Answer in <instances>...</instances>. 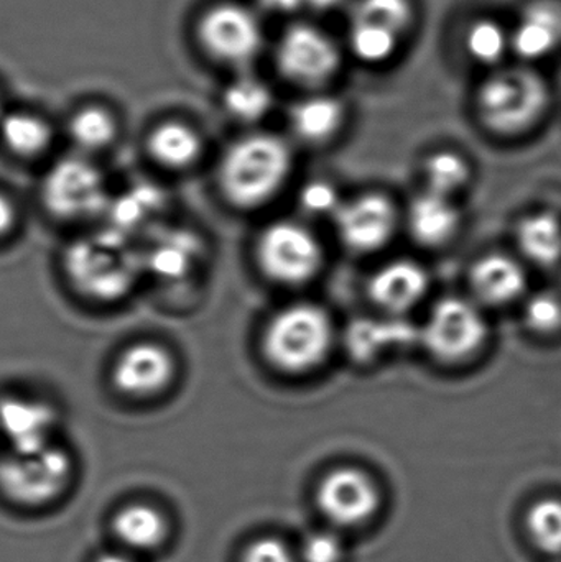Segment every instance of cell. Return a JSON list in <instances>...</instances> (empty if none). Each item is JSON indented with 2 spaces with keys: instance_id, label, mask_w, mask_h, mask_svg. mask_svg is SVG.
<instances>
[{
  "instance_id": "1f68e13d",
  "label": "cell",
  "mask_w": 561,
  "mask_h": 562,
  "mask_svg": "<svg viewBox=\"0 0 561 562\" xmlns=\"http://www.w3.org/2000/svg\"><path fill=\"white\" fill-rule=\"evenodd\" d=\"M401 35L366 22H351L349 45L362 61L381 63L391 58Z\"/></svg>"
},
{
  "instance_id": "8992f818",
  "label": "cell",
  "mask_w": 561,
  "mask_h": 562,
  "mask_svg": "<svg viewBox=\"0 0 561 562\" xmlns=\"http://www.w3.org/2000/svg\"><path fill=\"white\" fill-rule=\"evenodd\" d=\"M257 259L269 279L283 284H300L319 272L323 250L318 239L306 227L277 223L260 236Z\"/></svg>"
},
{
  "instance_id": "52a82bcc",
  "label": "cell",
  "mask_w": 561,
  "mask_h": 562,
  "mask_svg": "<svg viewBox=\"0 0 561 562\" xmlns=\"http://www.w3.org/2000/svg\"><path fill=\"white\" fill-rule=\"evenodd\" d=\"M42 196L45 206L63 220L89 217L109 204L101 171L82 158H65L53 165L43 181Z\"/></svg>"
},
{
  "instance_id": "d6a6232c",
  "label": "cell",
  "mask_w": 561,
  "mask_h": 562,
  "mask_svg": "<svg viewBox=\"0 0 561 562\" xmlns=\"http://www.w3.org/2000/svg\"><path fill=\"white\" fill-rule=\"evenodd\" d=\"M527 326L539 334H552L561 327V297L543 291L534 294L524 310Z\"/></svg>"
},
{
  "instance_id": "4fadbf2b",
  "label": "cell",
  "mask_w": 561,
  "mask_h": 562,
  "mask_svg": "<svg viewBox=\"0 0 561 562\" xmlns=\"http://www.w3.org/2000/svg\"><path fill=\"white\" fill-rule=\"evenodd\" d=\"M55 408L40 400L5 396L0 400V432L10 445V452H32L53 445Z\"/></svg>"
},
{
  "instance_id": "4dcf8cb0",
  "label": "cell",
  "mask_w": 561,
  "mask_h": 562,
  "mask_svg": "<svg viewBox=\"0 0 561 562\" xmlns=\"http://www.w3.org/2000/svg\"><path fill=\"white\" fill-rule=\"evenodd\" d=\"M464 46L471 58L483 65H494L510 49L509 33L493 20H480L468 30Z\"/></svg>"
},
{
  "instance_id": "5b68a950",
  "label": "cell",
  "mask_w": 561,
  "mask_h": 562,
  "mask_svg": "<svg viewBox=\"0 0 561 562\" xmlns=\"http://www.w3.org/2000/svg\"><path fill=\"white\" fill-rule=\"evenodd\" d=\"M72 477V459L49 445L32 452H10L0 461V492L13 504L38 508L58 501Z\"/></svg>"
},
{
  "instance_id": "f35d334b",
  "label": "cell",
  "mask_w": 561,
  "mask_h": 562,
  "mask_svg": "<svg viewBox=\"0 0 561 562\" xmlns=\"http://www.w3.org/2000/svg\"><path fill=\"white\" fill-rule=\"evenodd\" d=\"M96 562H138L135 560L134 554L125 553V551H117V553L102 554Z\"/></svg>"
},
{
  "instance_id": "ac0fdd59",
  "label": "cell",
  "mask_w": 561,
  "mask_h": 562,
  "mask_svg": "<svg viewBox=\"0 0 561 562\" xmlns=\"http://www.w3.org/2000/svg\"><path fill=\"white\" fill-rule=\"evenodd\" d=\"M112 530L125 553H152L167 541L168 521L152 505L132 504L115 514Z\"/></svg>"
},
{
  "instance_id": "7402d4cb",
  "label": "cell",
  "mask_w": 561,
  "mask_h": 562,
  "mask_svg": "<svg viewBox=\"0 0 561 562\" xmlns=\"http://www.w3.org/2000/svg\"><path fill=\"white\" fill-rule=\"evenodd\" d=\"M517 244L529 262L546 269L557 266L561 260V221L550 213L527 216L517 229Z\"/></svg>"
},
{
  "instance_id": "2e32d148",
  "label": "cell",
  "mask_w": 561,
  "mask_h": 562,
  "mask_svg": "<svg viewBox=\"0 0 561 562\" xmlns=\"http://www.w3.org/2000/svg\"><path fill=\"white\" fill-rule=\"evenodd\" d=\"M428 276L418 263L397 260L382 267L371 280V297L389 313H405L424 300Z\"/></svg>"
},
{
  "instance_id": "ba28073f",
  "label": "cell",
  "mask_w": 561,
  "mask_h": 562,
  "mask_svg": "<svg viewBox=\"0 0 561 562\" xmlns=\"http://www.w3.org/2000/svg\"><path fill=\"white\" fill-rule=\"evenodd\" d=\"M487 324L483 313L463 297H447L431 310L424 337L428 350L445 362H460L483 346Z\"/></svg>"
},
{
  "instance_id": "836d02e7",
  "label": "cell",
  "mask_w": 561,
  "mask_h": 562,
  "mask_svg": "<svg viewBox=\"0 0 561 562\" xmlns=\"http://www.w3.org/2000/svg\"><path fill=\"white\" fill-rule=\"evenodd\" d=\"M296 557L300 562H339L343 558L341 540L329 531H315L303 540Z\"/></svg>"
},
{
  "instance_id": "8fae6325",
  "label": "cell",
  "mask_w": 561,
  "mask_h": 562,
  "mask_svg": "<svg viewBox=\"0 0 561 562\" xmlns=\"http://www.w3.org/2000/svg\"><path fill=\"white\" fill-rule=\"evenodd\" d=\"M201 43L221 61H250L262 46V30L253 12L239 5L211 9L200 22Z\"/></svg>"
},
{
  "instance_id": "f546056e",
  "label": "cell",
  "mask_w": 561,
  "mask_h": 562,
  "mask_svg": "<svg viewBox=\"0 0 561 562\" xmlns=\"http://www.w3.org/2000/svg\"><path fill=\"white\" fill-rule=\"evenodd\" d=\"M351 22H366L402 35L412 22L408 0H359Z\"/></svg>"
},
{
  "instance_id": "8d00e7d4",
  "label": "cell",
  "mask_w": 561,
  "mask_h": 562,
  "mask_svg": "<svg viewBox=\"0 0 561 562\" xmlns=\"http://www.w3.org/2000/svg\"><path fill=\"white\" fill-rule=\"evenodd\" d=\"M16 221V211L9 198L0 194V237L10 233Z\"/></svg>"
},
{
  "instance_id": "9a60e30c",
  "label": "cell",
  "mask_w": 561,
  "mask_h": 562,
  "mask_svg": "<svg viewBox=\"0 0 561 562\" xmlns=\"http://www.w3.org/2000/svg\"><path fill=\"white\" fill-rule=\"evenodd\" d=\"M510 49L526 61L546 58L561 45V5L539 0L524 10L509 33Z\"/></svg>"
},
{
  "instance_id": "4316f807",
  "label": "cell",
  "mask_w": 561,
  "mask_h": 562,
  "mask_svg": "<svg viewBox=\"0 0 561 562\" xmlns=\"http://www.w3.org/2000/svg\"><path fill=\"white\" fill-rule=\"evenodd\" d=\"M527 533L532 543L547 554H561V502L546 498L537 502L526 517Z\"/></svg>"
},
{
  "instance_id": "d4e9b609",
  "label": "cell",
  "mask_w": 561,
  "mask_h": 562,
  "mask_svg": "<svg viewBox=\"0 0 561 562\" xmlns=\"http://www.w3.org/2000/svg\"><path fill=\"white\" fill-rule=\"evenodd\" d=\"M0 134H2L3 144L13 154L22 157L42 154L52 142L48 124L25 112H15L3 117L0 121Z\"/></svg>"
},
{
  "instance_id": "9c48e42d",
  "label": "cell",
  "mask_w": 561,
  "mask_h": 562,
  "mask_svg": "<svg viewBox=\"0 0 561 562\" xmlns=\"http://www.w3.org/2000/svg\"><path fill=\"white\" fill-rule=\"evenodd\" d=\"M316 505L323 517L336 527L368 524L381 505V492L366 472L339 468L329 472L316 488Z\"/></svg>"
},
{
  "instance_id": "603a6c76",
  "label": "cell",
  "mask_w": 561,
  "mask_h": 562,
  "mask_svg": "<svg viewBox=\"0 0 561 562\" xmlns=\"http://www.w3.org/2000/svg\"><path fill=\"white\" fill-rule=\"evenodd\" d=\"M343 115L345 111L338 99L332 95H312L293 108L292 127L303 140H328L338 132Z\"/></svg>"
},
{
  "instance_id": "7c38bea8",
  "label": "cell",
  "mask_w": 561,
  "mask_h": 562,
  "mask_svg": "<svg viewBox=\"0 0 561 562\" xmlns=\"http://www.w3.org/2000/svg\"><path fill=\"white\" fill-rule=\"evenodd\" d=\"M335 221L345 246L356 252H374L391 240L395 211L385 198L366 194L343 203Z\"/></svg>"
},
{
  "instance_id": "3957f363",
  "label": "cell",
  "mask_w": 561,
  "mask_h": 562,
  "mask_svg": "<svg viewBox=\"0 0 561 562\" xmlns=\"http://www.w3.org/2000/svg\"><path fill=\"white\" fill-rule=\"evenodd\" d=\"M333 342L332 319L323 307L300 303L280 311L267 327V359L285 372L315 369L328 356Z\"/></svg>"
},
{
  "instance_id": "ffe728a7",
  "label": "cell",
  "mask_w": 561,
  "mask_h": 562,
  "mask_svg": "<svg viewBox=\"0 0 561 562\" xmlns=\"http://www.w3.org/2000/svg\"><path fill=\"white\" fill-rule=\"evenodd\" d=\"M460 221L453 200L430 191L414 200L408 210L411 234L422 246H444L457 234Z\"/></svg>"
},
{
  "instance_id": "ab89813d",
  "label": "cell",
  "mask_w": 561,
  "mask_h": 562,
  "mask_svg": "<svg viewBox=\"0 0 561 562\" xmlns=\"http://www.w3.org/2000/svg\"><path fill=\"white\" fill-rule=\"evenodd\" d=\"M303 2L316 10H329L341 5L345 0H303Z\"/></svg>"
},
{
  "instance_id": "5bb4252c",
  "label": "cell",
  "mask_w": 561,
  "mask_h": 562,
  "mask_svg": "<svg viewBox=\"0 0 561 562\" xmlns=\"http://www.w3.org/2000/svg\"><path fill=\"white\" fill-rule=\"evenodd\" d=\"M175 375L171 353L157 344L128 347L112 370L114 385L127 395L145 396L160 392Z\"/></svg>"
},
{
  "instance_id": "7a4b0ae2",
  "label": "cell",
  "mask_w": 561,
  "mask_h": 562,
  "mask_svg": "<svg viewBox=\"0 0 561 562\" xmlns=\"http://www.w3.org/2000/svg\"><path fill=\"white\" fill-rule=\"evenodd\" d=\"M290 168L292 154L285 142L276 135H250L224 155L221 188L234 206H262L285 184Z\"/></svg>"
},
{
  "instance_id": "6da1fadb",
  "label": "cell",
  "mask_w": 561,
  "mask_h": 562,
  "mask_svg": "<svg viewBox=\"0 0 561 562\" xmlns=\"http://www.w3.org/2000/svg\"><path fill=\"white\" fill-rule=\"evenodd\" d=\"M65 269L86 296L114 301L134 288L144 273V262L131 239L109 227L75 240L66 250Z\"/></svg>"
},
{
  "instance_id": "74e56055",
  "label": "cell",
  "mask_w": 561,
  "mask_h": 562,
  "mask_svg": "<svg viewBox=\"0 0 561 562\" xmlns=\"http://www.w3.org/2000/svg\"><path fill=\"white\" fill-rule=\"evenodd\" d=\"M262 7L272 12L289 13L293 10L300 9L303 5V0H259Z\"/></svg>"
},
{
  "instance_id": "484cf974",
  "label": "cell",
  "mask_w": 561,
  "mask_h": 562,
  "mask_svg": "<svg viewBox=\"0 0 561 562\" xmlns=\"http://www.w3.org/2000/svg\"><path fill=\"white\" fill-rule=\"evenodd\" d=\"M224 105L233 117L256 122L272 108V92L259 79L244 76L226 89Z\"/></svg>"
},
{
  "instance_id": "e575fe53",
  "label": "cell",
  "mask_w": 561,
  "mask_h": 562,
  "mask_svg": "<svg viewBox=\"0 0 561 562\" xmlns=\"http://www.w3.org/2000/svg\"><path fill=\"white\" fill-rule=\"evenodd\" d=\"M303 210L313 216H333L338 213L341 201L332 184L325 181H313L306 184L300 194Z\"/></svg>"
},
{
  "instance_id": "277c9868",
  "label": "cell",
  "mask_w": 561,
  "mask_h": 562,
  "mask_svg": "<svg viewBox=\"0 0 561 562\" xmlns=\"http://www.w3.org/2000/svg\"><path fill=\"white\" fill-rule=\"evenodd\" d=\"M549 104L542 76L529 68L501 69L481 86L478 111L486 127L500 134H519L532 127Z\"/></svg>"
},
{
  "instance_id": "d6986e66",
  "label": "cell",
  "mask_w": 561,
  "mask_h": 562,
  "mask_svg": "<svg viewBox=\"0 0 561 562\" xmlns=\"http://www.w3.org/2000/svg\"><path fill=\"white\" fill-rule=\"evenodd\" d=\"M526 273L516 260L487 256L474 266L471 286L478 300L491 306L514 303L526 291Z\"/></svg>"
},
{
  "instance_id": "83f0119b",
  "label": "cell",
  "mask_w": 561,
  "mask_h": 562,
  "mask_svg": "<svg viewBox=\"0 0 561 562\" xmlns=\"http://www.w3.org/2000/svg\"><path fill=\"white\" fill-rule=\"evenodd\" d=\"M425 178L430 193L453 198L470 180V167L453 151L435 154L425 165Z\"/></svg>"
},
{
  "instance_id": "cb8c5ba5",
  "label": "cell",
  "mask_w": 561,
  "mask_h": 562,
  "mask_svg": "<svg viewBox=\"0 0 561 562\" xmlns=\"http://www.w3.org/2000/svg\"><path fill=\"white\" fill-rule=\"evenodd\" d=\"M155 160L165 167L184 168L201 155V138L193 128L181 122L158 125L148 138Z\"/></svg>"
},
{
  "instance_id": "e0dca14e",
  "label": "cell",
  "mask_w": 561,
  "mask_h": 562,
  "mask_svg": "<svg viewBox=\"0 0 561 562\" xmlns=\"http://www.w3.org/2000/svg\"><path fill=\"white\" fill-rule=\"evenodd\" d=\"M201 243L187 229H165L154 237V243L142 252L144 272L161 280H181L197 266Z\"/></svg>"
},
{
  "instance_id": "44dd1931",
  "label": "cell",
  "mask_w": 561,
  "mask_h": 562,
  "mask_svg": "<svg viewBox=\"0 0 561 562\" xmlns=\"http://www.w3.org/2000/svg\"><path fill=\"white\" fill-rule=\"evenodd\" d=\"M105 210L111 214V229L131 239L132 234L147 229L160 216L165 194L154 184L141 183L109 200Z\"/></svg>"
},
{
  "instance_id": "d590c367",
  "label": "cell",
  "mask_w": 561,
  "mask_h": 562,
  "mask_svg": "<svg viewBox=\"0 0 561 562\" xmlns=\"http://www.w3.org/2000/svg\"><path fill=\"white\" fill-rule=\"evenodd\" d=\"M243 562H300L295 551L279 538L263 537L244 551Z\"/></svg>"
},
{
  "instance_id": "30bf717a",
  "label": "cell",
  "mask_w": 561,
  "mask_h": 562,
  "mask_svg": "<svg viewBox=\"0 0 561 562\" xmlns=\"http://www.w3.org/2000/svg\"><path fill=\"white\" fill-rule=\"evenodd\" d=\"M277 65L296 85H323L338 69L339 52L335 42L322 30L296 25L280 40Z\"/></svg>"
},
{
  "instance_id": "f1b7e54d",
  "label": "cell",
  "mask_w": 561,
  "mask_h": 562,
  "mask_svg": "<svg viewBox=\"0 0 561 562\" xmlns=\"http://www.w3.org/2000/svg\"><path fill=\"white\" fill-rule=\"evenodd\" d=\"M69 135L85 150H101L114 138L115 122L104 109H82L69 122Z\"/></svg>"
}]
</instances>
